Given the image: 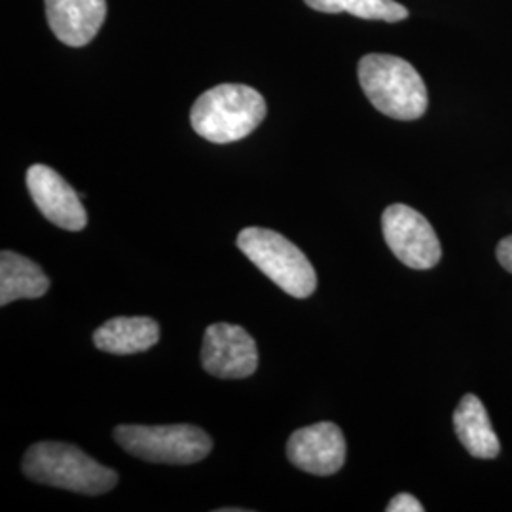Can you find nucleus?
Returning a JSON list of instances; mask_svg holds the SVG:
<instances>
[{
	"instance_id": "f257e3e1",
	"label": "nucleus",
	"mask_w": 512,
	"mask_h": 512,
	"mask_svg": "<svg viewBox=\"0 0 512 512\" xmlns=\"http://www.w3.org/2000/svg\"><path fill=\"white\" fill-rule=\"evenodd\" d=\"M23 475L74 494L101 495L118 484V473L65 442H37L21 461Z\"/></svg>"
},
{
	"instance_id": "f03ea898",
	"label": "nucleus",
	"mask_w": 512,
	"mask_h": 512,
	"mask_svg": "<svg viewBox=\"0 0 512 512\" xmlns=\"http://www.w3.org/2000/svg\"><path fill=\"white\" fill-rule=\"evenodd\" d=\"M266 112V101L255 88L220 84L198 97L190 110V122L205 141L226 145L251 135Z\"/></svg>"
},
{
	"instance_id": "7ed1b4c3",
	"label": "nucleus",
	"mask_w": 512,
	"mask_h": 512,
	"mask_svg": "<svg viewBox=\"0 0 512 512\" xmlns=\"http://www.w3.org/2000/svg\"><path fill=\"white\" fill-rule=\"evenodd\" d=\"M357 73L368 101L385 116L410 122L425 114L427 88L408 61L395 55H365Z\"/></svg>"
},
{
	"instance_id": "20e7f679",
	"label": "nucleus",
	"mask_w": 512,
	"mask_h": 512,
	"mask_svg": "<svg viewBox=\"0 0 512 512\" xmlns=\"http://www.w3.org/2000/svg\"><path fill=\"white\" fill-rule=\"evenodd\" d=\"M238 247L281 291L294 298L315 293L317 274L308 256L285 236L268 228H245L239 232Z\"/></svg>"
},
{
	"instance_id": "39448f33",
	"label": "nucleus",
	"mask_w": 512,
	"mask_h": 512,
	"mask_svg": "<svg viewBox=\"0 0 512 512\" xmlns=\"http://www.w3.org/2000/svg\"><path fill=\"white\" fill-rule=\"evenodd\" d=\"M114 440L135 458L148 463L190 465L213 450L211 437L196 425H118Z\"/></svg>"
},
{
	"instance_id": "423d86ee",
	"label": "nucleus",
	"mask_w": 512,
	"mask_h": 512,
	"mask_svg": "<svg viewBox=\"0 0 512 512\" xmlns=\"http://www.w3.org/2000/svg\"><path fill=\"white\" fill-rule=\"evenodd\" d=\"M385 243L404 266L414 270H429L440 262V241L429 224L416 209L395 203L389 205L382 217Z\"/></svg>"
},
{
	"instance_id": "0eeeda50",
	"label": "nucleus",
	"mask_w": 512,
	"mask_h": 512,
	"mask_svg": "<svg viewBox=\"0 0 512 512\" xmlns=\"http://www.w3.org/2000/svg\"><path fill=\"white\" fill-rule=\"evenodd\" d=\"M202 365L205 372L222 380L249 378L258 366L255 340L243 327L215 323L203 336Z\"/></svg>"
},
{
	"instance_id": "6e6552de",
	"label": "nucleus",
	"mask_w": 512,
	"mask_h": 512,
	"mask_svg": "<svg viewBox=\"0 0 512 512\" xmlns=\"http://www.w3.org/2000/svg\"><path fill=\"white\" fill-rule=\"evenodd\" d=\"M27 190L38 211L55 226L80 232L88 224V213L80 194L48 165H31L27 171Z\"/></svg>"
},
{
	"instance_id": "1a4fd4ad",
	"label": "nucleus",
	"mask_w": 512,
	"mask_h": 512,
	"mask_svg": "<svg viewBox=\"0 0 512 512\" xmlns=\"http://www.w3.org/2000/svg\"><path fill=\"white\" fill-rule=\"evenodd\" d=\"M287 458L296 469L315 476L336 475L346 463V439L336 423L321 421L294 431Z\"/></svg>"
},
{
	"instance_id": "9d476101",
	"label": "nucleus",
	"mask_w": 512,
	"mask_h": 512,
	"mask_svg": "<svg viewBox=\"0 0 512 512\" xmlns=\"http://www.w3.org/2000/svg\"><path fill=\"white\" fill-rule=\"evenodd\" d=\"M46 18L55 37L80 48L99 33L107 18V0H46Z\"/></svg>"
},
{
	"instance_id": "9b49d317",
	"label": "nucleus",
	"mask_w": 512,
	"mask_h": 512,
	"mask_svg": "<svg viewBox=\"0 0 512 512\" xmlns=\"http://www.w3.org/2000/svg\"><path fill=\"white\" fill-rule=\"evenodd\" d=\"M160 325L150 317H114L93 332L95 348L114 355H133L154 348Z\"/></svg>"
},
{
	"instance_id": "f8f14e48",
	"label": "nucleus",
	"mask_w": 512,
	"mask_h": 512,
	"mask_svg": "<svg viewBox=\"0 0 512 512\" xmlns=\"http://www.w3.org/2000/svg\"><path fill=\"white\" fill-rule=\"evenodd\" d=\"M454 429L459 442L476 459L499 456V439L495 435L486 406L476 395H465L454 412Z\"/></svg>"
},
{
	"instance_id": "ddd939ff",
	"label": "nucleus",
	"mask_w": 512,
	"mask_h": 512,
	"mask_svg": "<svg viewBox=\"0 0 512 512\" xmlns=\"http://www.w3.org/2000/svg\"><path fill=\"white\" fill-rule=\"evenodd\" d=\"M50 289V277L27 256L14 251L0 255V306L19 298H40Z\"/></svg>"
},
{
	"instance_id": "4468645a",
	"label": "nucleus",
	"mask_w": 512,
	"mask_h": 512,
	"mask_svg": "<svg viewBox=\"0 0 512 512\" xmlns=\"http://www.w3.org/2000/svg\"><path fill=\"white\" fill-rule=\"evenodd\" d=\"M310 8L325 14L348 12L363 19H380L387 23L408 18V10L395 0H304Z\"/></svg>"
},
{
	"instance_id": "2eb2a0df",
	"label": "nucleus",
	"mask_w": 512,
	"mask_h": 512,
	"mask_svg": "<svg viewBox=\"0 0 512 512\" xmlns=\"http://www.w3.org/2000/svg\"><path fill=\"white\" fill-rule=\"evenodd\" d=\"M387 512H423V505L420 501L410 494L395 495L389 505H387Z\"/></svg>"
},
{
	"instance_id": "dca6fc26",
	"label": "nucleus",
	"mask_w": 512,
	"mask_h": 512,
	"mask_svg": "<svg viewBox=\"0 0 512 512\" xmlns=\"http://www.w3.org/2000/svg\"><path fill=\"white\" fill-rule=\"evenodd\" d=\"M495 255H497L499 264H501L507 272H511L512 274V236H509V238H503L499 243H497V251H495Z\"/></svg>"
}]
</instances>
